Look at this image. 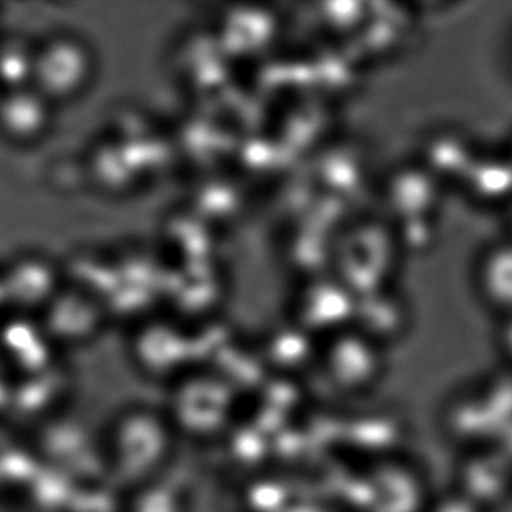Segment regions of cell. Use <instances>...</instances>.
<instances>
[{
	"label": "cell",
	"instance_id": "obj_1",
	"mask_svg": "<svg viewBox=\"0 0 512 512\" xmlns=\"http://www.w3.org/2000/svg\"><path fill=\"white\" fill-rule=\"evenodd\" d=\"M179 439L163 406L130 404L100 434L104 473L122 493L148 484L170 472Z\"/></svg>",
	"mask_w": 512,
	"mask_h": 512
},
{
	"label": "cell",
	"instance_id": "obj_2",
	"mask_svg": "<svg viewBox=\"0 0 512 512\" xmlns=\"http://www.w3.org/2000/svg\"><path fill=\"white\" fill-rule=\"evenodd\" d=\"M94 73V55L79 38L56 35L35 47L32 86L53 104L79 97Z\"/></svg>",
	"mask_w": 512,
	"mask_h": 512
},
{
	"label": "cell",
	"instance_id": "obj_3",
	"mask_svg": "<svg viewBox=\"0 0 512 512\" xmlns=\"http://www.w3.org/2000/svg\"><path fill=\"white\" fill-rule=\"evenodd\" d=\"M52 101L34 86L0 92V136L14 145H34L52 127Z\"/></svg>",
	"mask_w": 512,
	"mask_h": 512
},
{
	"label": "cell",
	"instance_id": "obj_4",
	"mask_svg": "<svg viewBox=\"0 0 512 512\" xmlns=\"http://www.w3.org/2000/svg\"><path fill=\"white\" fill-rule=\"evenodd\" d=\"M472 283L488 310L512 317V241L494 242L478 254Z\"/></svg>",
	"mask_w": 512,
	"mask_h": 512
},
{
	"label": "cell",
	"instance_id": "obj_5",
	"mask_svg": "<svg viewBox=\"0 0 512 512\" xmlns=\"http://www.w3.org/2000/svg\"><path fill=\"white\" fill-rule=\"evenodd\" d=\"M326 356L328 373L338 386L349 391L370 386L380 371L379 350L374 349L373 340L361 335L338 338Z\"/></svg>",
	"mask_w": 512,
	"mask_h": 512
},
{
	"label": "cell",
	"instance_id": "obj_6",
	"mask_svg": "<svg viewBox=\"0 0 512 512\" xmlns=\"http://www.w3.org/2000/svg\"><path fill=\"white\" fill-rule=\"evenodd\" d=\"M169 473L125 493L122 512H188L187 497Z\"/></svg>",
	"mask_w": 512,
	"mask_h": 512
},
{
	"label": "cell",
	"instance_id": "obj_7",
	"mask_svg": "<svg viewBox=\"0 0 512 512\" xmlns=\"http://www.w3.org/2000/svg\"><path fill=\"white\" fill-rule=\"evenodd\" d=\"M35 47L25 41H0V92L32 86Z\"/></svg>",
	"mask_w": 512,
	"mask_h": 512
}]
</instances>
